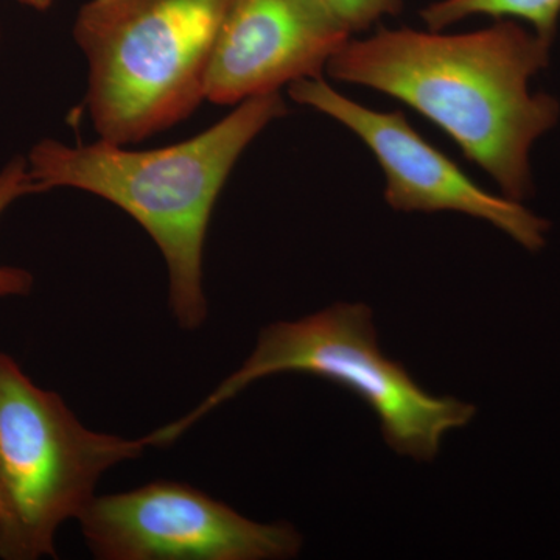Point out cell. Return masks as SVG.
I'll return each mask as SVG.
<instances>
[{"instance_id": "cell-3", "label": "cell", "mask_w": 560, "mask_h": 560, "mask_svg": "<svg viewBox=\"0 0 560 560\" xmlns=\"http://www.w3.org/2000/svg\"><path fill=\"white\" fill-rule=\"evenodd\" d=\"M230 0H90L73 22L88 61L86 108L98 138L130 145L206 101Z\"/></svg>"}, {"instance_id": "cell-13", "label": "cell", "mask_w": 560, "mask_h": 560, "mask_svg": "<svg viewBox=\"0 0 560 560\" xmlns=\"http://www.w3.org/2000/svg\"><path fill=\"white\" fill-rule=\"evenodd\" d=\"M0 44H2V27H0Z\"/></svg>"}, {"instance_id": "cell-6", "label": "cell", "mask_w": 560, "mask_h": 560, "mask_svg": "<svg viewBox=\"0 0 560 560\" xmlns=\"http://www.w3.org/2000/svg\"><path fill=\"white\" fill-rule=\"evenodd\" d=\"M98 559H289L302 539L289 525H260L175 481H154L131 492L94 497L80 515Z\"/></svg>"}, {"instance_id": "cell-2", "label": "cell", "mask_w": 560, "mask_h": 560, "mask_svg": "<svg viewBox=\"0 0 560 560\" xmlns=\"http://www.w3.org/2000/svg\"><path fill=\"white\" fill-rule=\"evenodd\" d=\"M289 113L279 92L238 103L230 116L175 145L128 150L97 140L43 139L28 153L35 194L69 187L113 202L149 232L167 261L171 305L180 327L208 315L202 249L224 184L257 136Z\"/></svg>"}, {"instance_id": "cell-7", "label": "cell", "mask_w": 560, "mask_h": 560, "mask_svg": "<svg viewBox=\"0 0 560 560\" xmlns=\"http://www.w3.org/2000/svg\"><path fill=\"white\" fill-rule=\"evenodd\" d=\"M290 97L326 114L359 136L385 173V200L399 212L466 213L489 221L523 248L539 250L550 223L521 201L481 189L458 165L434 149L399 110L366 108L335 91L324 79L290 84Z\"/></svg>"}, {"instance_id": "cell-10", "label": "cell", "mask_w": 560, "mask_h": 560, "mask_svg": "<svg viewBox=\"0 0 560 560\" xmlns=\"http://www.w3.org/2000/svg\"><path fill=\"white\" fill-rule=\"evenodd\" d=\"M35 194L27 158L14 156L0 171V217L14 201ZM33 276L16 267H0V298L24 296L33 289Z\"/></svg>"}, {"instance_id": "cell-1", "label": "cell", "mask_w": 560, "mask_h": 560, "mask_svg": "<svg viewBox=\"0 0 560 560\" xmlns=\"http://www.w3.org/2000/svg\"><path fill=\"white\" fill-rule=\"evenodd\" d=\"M550 49L512 20L459 35L381 28L350 38L326 72L411 106L451 136L504 197L522 201L533 194L530 147L560 117L555 97L529 91L530 79L550 65Z\"/></svg>"}, {"instance_id": "cell-9", "label": "cell", "mask_w": 560, "mask_h": 560, "mask_svg": "<svg viewBox=\"0 0 560 560\" xmlns=\"http://www.w3.org/2000/svg\"><path fill=\"white\" fill-rule=\"evenodd\" d=\"M471 16L528 22L539 38L552 44L560 20V0H440L420 11V20L433 32Z\"/></svg>"}, {"instance_id": "cell-12", "label": "cell", "mask_w": 560, "mask_h": 560, "mask_svg": "<svg viewBox=\"0 0 560 560\" xmlns=\"http://www.w3.org/2000/svg\"><path fill=\"white\" fill-rule=\"evenodd\" d=\"M16 2L31 7V9L36 11H47L54 5V0H16Z\"/></svg>"}, {"instance_id": "cell-4", "label": "cell", "mask_w": 560, "mask_h": 560, "mask_svg": "<svg viewBox=\"0 0 560 560\" xmlns=\"http://www.w3.org/2000/svg\"><path fill=\"white\" fill-rule=\"evenodd\" d=\"M279 372H305L352 390L381 420L386 444L412 459L436 458L442 438L477 415L474 405L427 393L404 364L388 359L378 348L368 305L337 304L304 319L267 327L241 370L189 415L151 433V445L172 444L250 383Z\"/></svg>"}, {"instance_id": "cell-8", "label": "cell", "mask_w": 560, "mask_h": 560, "mask_svg": "<svg viewBox=\"0 0 560 560\" xmlns=\"http://www.w3.org/2000/svg\"><path fill=\"white\" fill-rule=\"evenodd\" d=\"M352 35L324 0H230L206 79V101L238 105L323 79Z\"/></svg>"}, {"instance_id": "cell-11", "label": "cell", "mask_w": 560, "mask_h": 560, "mask_svg": "<svg viewBox=\"0 0 560 560\" xmlns=\"http://www.w3.org/2000/svg\"><path fill=\"white\" fill-rule=\"evenodd\" d=\"M331 13L353 33L370 31L386 16H397L404 10V0H324Z\"/></svg>"}, {"instance_id": "cell-5", "label": "cell", "mask_w": 560, "mask_h": 560, "mask_svg": "<svg viewBox=\"0 0 560 560\" xmlns=\"http://www.w3.org/2000/svg\"><path fill=\"white\" fill-rule=\"evenodd\" d=\"M149 445L84 429L0 352V559L55 558V533L80 517L103 471Z\"/></svg>"}]
</instances>
